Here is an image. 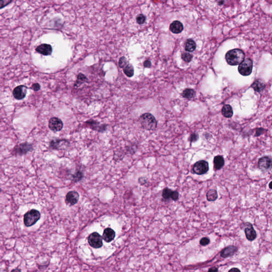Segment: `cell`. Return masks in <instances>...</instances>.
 Here are the masks:
<instances>
[{
  "instance_id": "cell-6",
  "label": "cell",
  "mask_w": 272,
  "mask_h": 272,
  "mask_svg": "<svg viewBox=\"0 0 272 272\" xmlns=\"http://www.w3.org/2000/svg\"><path fill=\"white\" fill-rule=\"evenodd\" d=\"M33 149V146L30 143H20L17 145L13 149V152L14 154L18 155H22L26 154L27 153L30 152Z\"/></svg>"
},
{
  "instance_id": "cell-27",
  "label": "cell",
  "mask_w": 272,
  "mask_h": 272,
  "mask_svg": "<svg viewBox=\"0 0 272 272\" xmlns=\"http://www.w3.org/2000/svg\"><path fill=\"white\" fill-rule=\"evenodd\" d=\"M136 20H137V22L138 24L142 25L145 22V16L143 14H140V15H138V16H137Z\"/></svg>"
},
{
  "instance_id": "cell-36",
  "label": "cell",
  "mask_w": 272,
  "mask_h": 272,
  "mask_svg": "<svg viewBox=\"0 0 272 272\" xmlns=\"http://www.w3.org/2000/svg\"><path fill=\"white\" fill-rule=\"evenodd\" d=\"M143 66L145 68H150L151 67V62L149 60H146L143 63Z\"/></svg>"
},
{
  "instance_id": "cell-38",
  "label": "cell",
  "mask_w": 272,
  "mask_h": 272,
  "mask_svg": "<svg viewBox=\"0 0 272 272\" xmlns=\"http://www.w3.org/2000/svg\"><path fill=\"white\" fill-rule=\"evenodd\" d=\"M218 272V269L217 268H215V267H213V268H212V269H210L209 270V272Z\"/></svg>"
},
{
  "instance_id": "cell-35",
  "label": "cell",
  "mask_w": 272,
  "mask_h": 272,
  "mask_svg": "<svg viewBox=\"0 0 272 272\" xmlns=\"http://www.w3.org/2000/svg\"><path fill=\"white\" fill-rule=\"evenodd\" d=\"M40 85L39 84H37V83H36V84H33L32 87H31V89L34 90V91H39V90L40 89Z\"/></svg>"
},
{
  "instance_id": "cell-24",
  "label": "cell",
  "mask_w": 272,
  "mask_h": 272,
  "mask_svg": "<svg viewBox=\"0 0 272 272\" xmlns=\"http://www.w3.org/2000/svg\"><path fill=\"white\" fill-rule=\"evenodd\" d=\"M195 91L192 89H186L183 91L182 93V96L185 98L191 99L194 98L195 96Z\"/></svg>"
},
{
  "instance_id": "cell-40",
  "label": "cell",
  "mask_w": 272,
  "mask_h": 272,
  "mask_svg": "<svg viewBox=\"0 0 272 272\" xmlns=\"http://www.w3.org/2000/svg\"><path fill=\"white\" fill-rule=\"evenodd\" d=\"M271 184H272V182H270V188L272 189V187H271Z\"/></svg>"
},
{
  "instance_id": "cell-10",
  "label": "cell",
  "mask_w": 272,
  "mask_h": 272,
  "mask_svg": "<svg viewBox=\"0 0 272 272\" xmlns=\"http://www.w3.org/2000/svg\"><path fill=\"white\" fill-rule=\"evenodd\" d=\"M27 87L24 85H20L16 87L13 91V95L18 100L24 99L27 93Z\"/></svg>"
},
{
  "instance_id": "cell-41",
  "label": "cell",
  "mask_w": 272,
  "mask_h": 272,
  "mask_svg": "<svg viewBox=\"0 0 272 272\" xmlns=\"http://www.w3.org/2000/svg\"><path fill=\"white\" fill-rule=\"evenodd\" d=\"M1 189H0V192H1Z\"/></svg>"
},
{
  "instance_id": "cell-39",
  "label": "cell",
  "mask_w": 272,
  "mask_h": 272,
  "mask_svg": "<svg viewBox=\"0 0 272 272\" xmlns=\"http://www.w3.org/2000/svg\"><path fill=\"white\" fill-rule=\"evenodd\" d=\"M11 272H21V270L19 269H15V270H13Z\"/></svg>"
},
{
  "instance_id": "cell-23",
  "label": "cell",
  "mask_w": 272,
  "mask_h": 272,
  "mask_svg": "<svg viewBox=\"0 0 272 272\" xmlns=\"http://www.w3.org/2000/svg\"><path fill=\"white\" fill-rule=\"evenodd\" d=\"M124 73H125L128 77H131L134 74V69L133 65L129 64V63L125 65V67L123 68Z\"/></svg>"
},
{
  "instance_id": "cell-3",
  "label": "cell",
  "mask_w": 272,
  "mask_h": 272,
  "mask_svg": "<svg viewBox=\"0 0 272 272\" xmlns=\"http://www.w3.org/2000/svg\"><path fill=\"white\" fill-rule=\"evenodd\" d=\"M40 218V214L39 211L36 209H31L25 214L24 224L27 227H31L34 225Z\"/></svg>"
},
{
  "instance_id": "cell-12",
  "label": "cell",
  "mask_w": 272,
  "mask_h": 272,
  "mask_svg": "<svg viewBox=\"0 0 272 272\" xmlns=\"http://www.w3.org/2000/svg\"><path fill=\"white\" fill-rule=\"evenodd\" d=\"M245 227V232L246 238L249 241H253L257 237L256 231L254 230L252 224L250 223H247Z\"/></svg>"
},
{
  "instance_id": "cell-18",
  "label": "cell",
  "mask_w": 272,
  "mask_h": 272,
  "mask_svg": "<svg viewBox=\"0 0 272 272\" xmlns=\"http://www.w3.org/2000/svg\"><path fill=\"white\" fill-rule=\"evenodd\" d=\"M225 161L222 155L216 156L214 158V167L215 170H219L224 166Z\"/></svg>"
},
{
  "instance_id": "cell-15",
  "label": "cell",
  "mask_w": 272,
  "mask_h": 272,
  "mask_svg": "<svg viewBox=\"0 0 272 272\" xmlns=\"http://www.w3.org/2000/svg\"><path fill=\"white\" fill-rule=\"evenodd\" d=\"M238 250L237 247L234 246H230L224 249L221 252V256L223 258H227L233 255Z\"/></svg>"
},
{
  "instance_id": "cell-28",
  "label": "cell",
  "mask_w": 272,
  "mask_h": 272,
  "mask_svg": "<svg viewBox=\"0 0 272 272\" xmlns=\"http://www.w3.org/2000/svg\"><path fill=\"white\" fill-rule=\"evenodd\" d=\"M128 63V62L125 57L122 56L120 59L119 62V65L121 68L123 69Z\"/></svg>"
},
{
  "instance_id": "cell-11",
  "label": "cell",
  "mask_w": 272,
  "mask_h": 272,
  "mask_svg": "<svg viewBox=\"0 0 272 272\" xmlns=\"http://www.w3.org/2000/svg\"><path fill=\"white\" fill-rule=\"evenodd\" d=\"M79 198V195L75 191H71L68 192L66 195L65 201L69 205H75L78 203Z\"/></svg>"
},
{
  "instance_id": "cell-14",
  "label": "cell",
  "mask_w": 272,
  "mask_h": 272,
  "mask_svg": "<svg viewBox=\"0 0 272 272\" xmlns=\"http://www.w3.org/2000/svg\"><path fill=\"white\" fill-rule=\"evenodd\" d=\"M36 51L44 55H49L52 52V47L49 44H43L38 46L36 49Z\"/></svg>"
},
{
  "instance_id": "cell-26",
  "label": "cell",
  "mask_w": 272,
  "mask_h": 272,
  "mask_svg": "<svg viewBox=\"0 0 272 272\" xmlns=\"http://www.w3.org/2000/svg\"><path fill=\"white\" fill-rule=\"evenodd\" d=\"M182 58L185 62H190L192 59V55L189 53H183L182 55Z\"/></svg>"
},
{
  "instance_id": "cell-21",
  "label": "cell",
  "mask_w": 272,
  "mask_h": 272,
  "mask_svg": "<svg viewBox=\"0 0 272 272\" xmlns=\"http://www.w3.org/2000/svg\"><path fill=\"white\" fill-rule=\"evenodd\" d=\"M207 199L209 201H215L218 199V192L215 189H210L206 194Z\"/></svg>"
},
{
  "instance_id": "cell-5",
  "label": "cell",
  "mask_w": 272,
  "mask_h": 272,
  "mask_svg": "<svg viewBox=\"0 0 272 272\" xmlns=\"http://www.w3.org/2000/svg\"><path fill=\"white\" fill-rule=\"evenodd\" d=\"M209 163L205 160L197 162L193 166V171L198 175H203L209 171Z\"/></svg>"
},
{
  "instance_id": "cell-9",
  "label": "cell",
  "mask_w": 272,
  "mask_h": 272,
  "mask_svg": "<svg viewBox=\"0 0 272 272\" xmlns=\"http://www.w3.org/2000/svg\"><path fill=\"white\" fill-rule=\"evenodd\" d=\"M63 127V124L60 119L53 117L49 120V127L51 130L57 132L62 130Z\"/></svg>"
},
{
  "instance_id": "cell-13",
  "label": "cell",
  "mask_w": 272,
  "mask_h": 272,
  "mask_svg": "<svg viewBox=\"0 0 272 272\" xmlns=\"http://www.w3.org/2000/svg\"><path fill=\"white\" fill-rule=\"evenodd\" d=\"M69 145V143L66 140H55L50 143V147L55 149H64Z\"/></svg>"
},
{
  "instance_id": "cell-8",
  "label": "cell",
  "mask_w": 272,
  "mask_h": 272,
  "mask_svg": "<svg viewBox=\"0 0 272 272\" xmlns=\"http://www.w3.org/2000/svg\"><path fill=\"white\" fill-rule=\"evenodd\" d=\"M258 167L263 172L269 171L272 166V160L269 156H263L258 160Z\"/></svg>"
},
{
  "instance_id": "cell-37",
  "label": "cell",
  "mask_w": 272,
  "mask_h": 272,
  "mask_svg": "<svg viewBox=\"0 0 272 272\" xmlns=\"http://www.w3.org/2000/svg\"><path fill=\"white\" fill-rule=\"evenodd\" d=\"M229 272H240V270L239 269H237V268H233V269H231L230 270H229Z\"/></svg>"
},
{
  "instance_id": "cell-32",
  "label": "cell",
  "mask_w": 272,
  "mask_h": 272,
  "mask_svg": "<svg viewBox=\"0 0 272 272\" xmlns=\"http://www.w3.org/2000/svg\"><path fill=\"white\" fill-rule=\"evenodd\" d=\"M198 139H199V135H198L197 133H193V134H191V143H194V142H197Z\"/></svg>"
},
{
  "instance_id": "cell-29",
  "label": "cell",
  "mask_w": 272,
  "mask_h": 272,
  "mask_svg": "<svg viewBox=\"0 0 272 272\" xmlns=\"http://www.w3.org/2000/svg\"><path fill=\"white\" fill-rule=\"evenodd\" d=\"M209 242H210V240H209V238L204 237V238H203L200 240V244L201 246H206L209 245Z\"/></svg>"
},
{
  "instance_id": "cell-17",
  "label": "cell",
  "mask_w": 272,
  "mask_h": 272,
  "mask_svg": "<svg viewBox=\"0 0 272 272\" xmlns=\"http://www.w3.org/2000/svg\"><path fill=\"white\" fill-rule=\"evenodd\" d=\"M170 29L174 34H179L183 30V25L179 21H174L170 26Z\"/></svg>"
},
{
  "instance_id": "cell-4",
  "label": "cell",
  "mask_w": 272,
  "mask_h": 272,
  "mask_svg": "<svg viewBox=\"0 0 272 272\" xmlns=\"http://www.w3.org/2000/svg\"><path fill=\"white\" fill-rule=\"evenodd\" d=\"M252 60L250 59H247L243 60L241 63L240 64L238 67L239 73L243 76H248L252 73Z\"/></svg>"
},
{
  "instance_id": "cell-1",
  "label": "cell",
  "mask_w": 272,
  "mask_h": 272,
  "mask_svg": "<svg viewBox=\"0 0 272 272\" xmlns=\"http://www.w3.org/2000/svg\"><path fill=\"white\" fill-rule=\"evenodd\" d=\"M245 53L238 49L228 51L225 55L227 63L231 65L240 64L245 60Z\"/></svg>"
},
{
  "instance_id": "cell-22",
  "label": "cell",
  "mask_w": 272,
  "mask_h": 272,
  "mask_svg": "<svg viewBox=\"0 0 272 272\" xmlns=\"http://www.w3.org/2000/svg\"><path fill=\"white\" fill-rule=\"evenodd\" d=\"M196 44L194 40L189 39L185 43V49L188 52H193L196 49Z\"/></svg>"
},
{
  "instance_id": "cell-34",
  "label": "cell",
  "mask_w": 272,
  "mask_h": 272,
  "mask_svg": "<svg viewBox=\"0 0 272 272\" xmlns=\"http://www.w3.org/2000/svg\"><path fill=\"white\" fill-rule=\"evenodd\" d=\"M266 131V129H263V128H258L256 129V134H255V136L256 137H259L261 134H263Z\"/></svg>"
},
{
  "instance_id": "cell-19",
  "label": "cell",
  "mask_w": 272,
  "mask_h": 272,
  "mask_svg": "<svg viewBox=\"0 0 272 272\" xmlns=\"http://www.w3.org/2000/svg\"><path fill=\"white\" fill-rule=\"evenodd\" d=\"M222 113L225 118H231L233 115L232 107L230 105H224L222 110Z\"/></svg>"
},
{
  "instance_id": "cell-20",
  "label": "cell",
  "mask_w": 272,
  "mask_h": 272,
  "mask_svg": "<svg viewBox=\"0 0 272 272\" xmlns=\"http://www.w3.org/2000/svg\"><path fill=\"white\" fill-rule=\"evenodd\" d=\"M251 87L254 88L255 91H257V92H260L261 91H263L265 87V85L264 82L260 80H257L254 82L252 84Z\"/></svg>"
},
{
  "instance_id": "cell-30",
  "label": "cell",
  "mask_w": 272,
  "mask_h": 272,
  "mask_svg": "<svg viewBox=\"0 0 272 272\" xmlns=\"http://www.w3.org/2000/svg\"><path fill=\"white\" fill-rule=\"evenodd\" d=\"M179 192L177 191H172L171 198L174 200V201H177L179 199Z\"/></svg>"
},
{
  "instance_id": "cell-2",
  "label": "cell",
  "mask_w": 272,
  "mask_h": 272,
  "mask_svg": "<svg viewBox=\"0 0 272 272\" xmlns=\"http://www.w3.org/2000/svg\"><path fill=\"white\" fill-rule=\"evenodd\" d=\"M139 122L143 129L147 130H154L157 124L154 116L150 113H145L141 115Z\"/></svg>"
},
{
  "instance_id": "cell-31",
  "label": "cell",
  "mask_w": 272,
  "mask_h": 272,
  "mask_svg": "<svg viewBox=\"0 0 272 272\" xmlns=\"http://www.w3.org/2000/svg\"><path fill=\"white\" fill-rule=\"evenodd\" d=\"M11 2H12V1H9V0H1V1L0 0V9L7 6Z\"/></svg>"
},
{
  "instance_id": "cell-7",
  "label": "cell",
  "mask_w": 272,
  "mask_h": 272,
  "mask_svg": "<svg viewBox=\"0 0 272 272\" xmlns=\"http://www.w3.org/2000/svg\"><path fill=\"white\" fill-rule=\"evenodd\" d=\"M102 238L97 232H93L88 237V242L91 246L95 248H99L103 246Z\"/></svg>"
},
{
  "instance_id": "cell-33",
  "label": "cell",
  "mask_w": 272,
  "mask_h": 272,
  "mask_svg": "<svg viewBox=\"0 0 272 272\" xmlns=\"http://www.w3.org/2000/svg\"><path fill=\"white\" fill-rule=\"evenodd\" d=\"M87 78L85 76L84 74L80 73L78 75V79H77V82L78 83H82V82H84L85 80H87Z\"/></svg>"
},
{
  "instance_id": "cell-25",
  "label": "cell",
  "mask_w": 272,
  "mask_h": 272,
  "mask_svg": "<svg viewBox=\"0 0 272 272\" xmlns=\"http://www.w3.org/2000/svg\"><path fill=\"white\" fill-rule=\"evenodd\" d=\"M172 191L169 188H165L162 192V197L166 200L170 199Z\"/></svg>"
},
{
  "instance_id": "cell-16",
  "label": "cell",
  "mask_w": 272,
  "mask_h": 272,
  "mask_svg": "<svg viewBox=\"0 0 272 272\" xmlns=\"http://www.w3.org/2000/svg\"><path fill=\"white\" fill-rule=\"evenodd\" d=\"M115 236V231L111 228H106L103 232V239L107 242H110L114 239Z\"/></svg>"
}]
</instances>
